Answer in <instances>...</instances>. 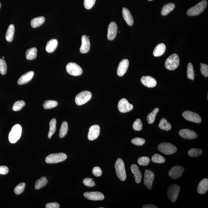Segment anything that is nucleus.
Returning <instances> with one entry per match:
<instances>
[{
	"label": "nucleus",
	"mask_w": 208,
	"mask_h": 208,
	"mask_svg": "<svg viewBox=\"0 0 208 208\" xmlns=\"http://www.w3.org/2000/svg\"><path fill=\"white\" fill-rule=\"evenodd\" d=\"M46 208H59L60 207V206L57 203H50L46 204Z\"/></svg>",
	"instance_id": "nucleus-51"
},
{
	"label": "nucleus",
	"mask_w": 208,
	"mask_h": 208,
	"mask_svg": "<svg viewBox=\"0 0 208 208\" xmlns=\"http://www.w3.org/2000/svg\"><path fill=\"white\" fill-rule=\"evenodd\" d=\"M187 76L188 78L193 80L195 78V73L193 65L191 63H189L187 66Z\"/></svg>",
	"instance_id": "nucleus-38"
},
{
	"label": "nucleus",
	"mask_w": 208,
	"mask_h": 208,
	"mask_svg": "<svg viewBox=\"0 0 208 208\" xmlns=\"http://www.w3.org/2000/svg\"><path fill=\"white\" fill-rule=\"evenodd\" d=\"M143 208H158L157 207H156V206H155L153 204H147L146 205L144 206L143 207Z\"/></svg>",
	"instance_id": "nucleus-52"
},
{
	"label": "nucleus",
	"mask_w": 208,
	"mask_h": 208,
	"mask_svg": "<svg viewBox=\"0 0 208 208\" xmlns=\"http://www.w3.org/2000/svg\"><path fill=\"white\" fill-rule=\"evenodd\" d=\"M90 47V43L88 37L87 36L83 35L82 37V44H81L80 51L81 53L84 54L88 52Z\"/></svg>",
	"instance_id": "nucleus-19"
},
{
	"label": "nucleus",
	"mask_w": 208,
	"mask_h": 208,
	"mask_svg": "<svg viewBox=\"0 0 208 208\" xmlns=\"http://www.w3.org/2000/svg\"><path fill=\"white\" fill-rule=\"evenodd\" d=\"M15 32V27L13 24H11L8 28L6 34V39L7 41L12 42L14 38Z\"/></svg>",
	"instance_id": "nucleus-27"
},
{
	"label": "nucleus",
	"mask_w": 208,
	"mask_h": 208,
	"mask_svg": "<svg viewBox=\"0 0 208 208\" xmlns=\"http://www.w3.org/2000/svg\"><path fill=\"white\" fill-rule=\"evenodd\" d=\"M141 81L144 85L148 87H155L157 83L156 80L151 76H143Z\"/></svg>",
	"instance_id": "nucleus-20"
},
{
	"label": "nucleus",
	"mask_w": 208,
	"mask_h": 208,
	"mask_svg": "<svg viewBox=\"0 0 208 208\" xmlns=\"http://www.w3.org/2000/svg\"><path fill=\"white\" fill-rule=\"evenodd\" d=\"M131 170L132 173L134 175L136 183L139 184L141 182L142 176L138 167L135 164H133L131 166Z\"/></svg>",
	"instance_id": "nucleus-23"
},
{
	"label": "nucleus",
	"mask_w": 208,
	"mask_h": 208,
	"mask_svg": "<svg viewBox=\"0 0 208 208\" xmlns=\"http://www.w3.org/2000/svg\"><path fill=\"white\" fill-rule=\"evenodd\" d=\"M122 14L123 18L126 23L129 26H132L134 24V19L129 11L126 8H123Z\"/></svg>",
	"instance_id": "nucleus-24"
},
{
	"label": "nucleus",
	"mask_w": 208,
	"mask_h": 208,
	"mask_svg": "<svg viewBox=\"0 0 208 208\" xmlns=\"http://www.w3.org/2000/svg\"><path fill=\"white\" fill-rule=\"evenodd\" d=\"M158 150L164 154L169 155L176 153L177 148L174 145L169 143H162L158 146Z\"/></svg>",
	"instance_id": "nucleus-7"
},
{
	"label": "nucleus",
	"mask_w": 208,
	"mask_h": 208,
	"mask_svg": "<svg viewBox=\"0 0 208 208\" xmlns=\"http://www.w3.org/2000/svg\"><path fill=\"white\" fill-rule=\"evenodd\" d=\"M66 155L64 153L51 154L47 156L45 161L48 163H56L63 162L67 159Z\"/></svg>",
	"instance_id": "nucleus-6"
},
{
	"label": "nucleus",
	"mask_w": 208,
	"mask_h": 208,
	"mask_svg": "<svg viewBox=\"0 0 208 208\" xmlns=\"http://www.w3.org/2000/svg\"><path fill=\"white\" fill-rule=\"evenodd\" d=\"M180 190V188L176 184H173L169 187L167 194L169 199L172 202H176L179 196Z\"/></svg>",
	"instance_id": "nucleus-9"
},
{
	"label": "nucleus",
	"mask_w": 208,
	"mask_h": 208,
	"mask_svg": "<svg viewBox=\"0 0 208 208\" xmlns=\"http://www.w3.org/2000/svg\"><path fill=\"white\" fill-rule=\"evenodd\" d=\"M22 129L19 124H16L12 128L9 135V142L11 143H15L21 137Z\"/></svg>",
	"instance_id": "nucleus-4"
},
{
	"label": "nucleus",
	"mask_w": 208,
	"mask_h": 208,
	"mask_svg": "<svg viewBox=\"0 0 208 208\" xmlns=\"http://www.w3.org/2000/svg\"><path fill=\"white\" fill-rule=\"evenodd\" d=\"M118 110L122 113L130 112L134 108L133 105L129 104L125 98L120 100L118 103Z\"/></svg>",
	"instance_id": "nucleus-11"
},
{
	"label": "nucleus",
	"mask_w": 208,
	"mask_h": 208,
	"mask_svg": "<svg viewBox=\"0 0 208 208\" xmlns=\"http://www.w3.org/2000/svg\"><path fill=\"white\" fill-rule=\"evenodd\" d=\"M179 134L181 137L188 140H192L198 137L197 134L194 131L188 129H181Z\"/></svg>",
	"instance_id": "nucleus-17"
},
{
	"label": "nucleus",
	"mask_w": 208,
	"mask_h": 208,
	"mask_svg": "<svg viewBox=\"0 0 208 208\" xmlns=\"http://www.w3.org/2000/svg\"><path fill=\"white\" fill-rule=\"evenodd\" d=\"M148 1H153V0H148Z\"/></svg>",
	"instance_id": "nucleus-53"
},
{
	"label": "nucleus",
	"mask_w": 208,
	"mask_h": 208,
	"mask_svg": "<svg viewBox=\"0 0 208 208\" xmlns=\"http://www.w3.org/2000/svg\"><path fill=\"white\" fill-rule=\"evenodd\" d=\"M56 120L53 118L49 122L50 129L48 133V137L49 139L51 138L52 136L56 131Z\"/></svg>",
	"instance_id": "nucleus-33"
},
{
	"label": "nucleus",
	"mask_w": 208,
	"mask_h": 208,
	"mask_svg": "<svg viewBox=\"0 0 208 208\" xmlns=\"http://www.w3.org/2000/svg\"><path fill=\"white\" fill-rule=\"evenodd\" d=\"M208 190V180L204 179L201 181L197 187L198 193L201 194H204L207 192Z\"/></svg>",
	"instance_id": "nucleus-22"
},
{
	"label": "nucleus",
	"mask_w": 208,
	"mask_h": 208,
	"mask_svg": "<svg viewBox=\"0 0 208 208\" xmlns=\"http://www.w3.org/2000/svg\"><path fill=\"white\" fill-rule=\"evenodd\" d=\"M153 162L157 163H163L165 162V159L163 156L159 154H155L151 158Z\"/></svg>",
	"instance_id": "nucleus-39"
},
{
	"label": "nucleus",
	"mask_w": 208,
	"mask_h": 208,
	"mask_svg": "<svg viewBox=\"0 0 208 208\" xmlns=\"http://www.w3.org/2000/svg\"><path fill=\"white\" fill-rule=\"evenodd\" d=\"M184 168L180 166H176L173 167L169 172V176L172 179H177L180 177L184 173Z\"/></svg>",
	"instance_id": "nucleus-13"
},
{
	"label": "nucleus",
	"mask_w": 208,
	"mask_h": 208,
	"mask_svg": "<svg viewBox=\"0 0 208 208\" xmlns=\"http://www.w3.org/2000/svg\"><path fill=\"white\" fill-rule=\"evenodd\" d=\"M7 70V64L3 59H0V73L2 75L6 74Z\"/></svg>",
	"instance_id": "nucleus-43"
},
{
	"label": "nucleus",
	"mask_w": 208,
	"mask_h": 208,
	"mask_svg": "<svg viewBox=\"0 0 208 208\" xmlns=\"http://www.w3.org/2000/svg\"><path fill=\"white\" fill-rule=\"evenodd\" d=\"M9 172V169L5 166H0V174L6 175Z\"/></svg>",
	"instance_id": "nucleus-50"
},
{
	"label": "nucleus",
	"mask_w": 208,
	"mask_h": 208,
	"mask_svg": "<svg viewBox=\"0 0 208 208\" xmlns=\"http://www.w3.org/2000/svg\"><path fill=\"white\" fill-rule=\"evenodd\" d=\"M159 112V109L158 108H156L151 113L148 114L147 116V120L148 123L151 124L154 122L156 115Z\"/></svg>",
	"instance_id": "nucleus-34"
},
{
	"label": "nucleus",
	"mask_w": 208,
	"mask_h": 208,
	"mask_svg": "<svg viewBox=\"0 0 208 208\" xmlns=\"http://www.w3.org/2000/svg\"><path fill=\"white\" fill-rule=\"evenodd\" d=\"M118 27L116 23L112 22L109 24L108 28L107 37L109 40H114L116 36Z\"/></svg>",
	"instance_id": "nucleus-18"
},
{
	"label": "nucleus",
	"mask_w": 208,
	"mask_h": 208,
	"mask_svg": "<svg viewBox=\"0 0 208 208\" xmlns=\"http://www.w3.org/2000/svg\"><path fill=\"white\" fill-rule=\"evenodd\" d=\"M26 184L24 183H21L15 187L14 192L16 195H20L24 191Z\"/></svg>",
	"instance_id": "nucleus-41"
},
{
	"label": "nucleus",
	"mask_w": 208,
	"mask_h": 208,
	"mask_svg": "<svg viewBox=\"0 0 208 208\" xmlns=\"http://www.w3.org/2000/svg\"><path fill=\"white\" fill-rule=\"evenodd\" d=\"M166 46L163 43H160L157 45L155 48L153 54L155 57L162 56L166 51Z\"/></svg>",
	"instance_id": "nucleus-25"
},
{
	"label": "nucleus",
	"mask_w": 208,
	"mask_h": 208,
	"mask_svg": "<svg viewBox=\"0 0 208 208\" xmlns=\"http://www.w3.org/2000/svg\"><path fill=\"white\" fill-rule=\"evenodd\" d=\"M92 172L93 174L96 176H101L102 173V170L100 168L98 167H95L92 170Z\"/></svg>",
	"instance_id": "nucleus-49"
},
{
	"label": "nucleus",
	"mask_w": 208,
	"mask_h": 208,
	"mask_svg": "<svg viewBox=\"0 0 208 208\" xmlns=\"http://www.w3.org/2000/svg\"><path fill=\"white\" fill-rule=\"evenodd\" d=\"M182 116L188 121L197 123L201 122V117L198 114L191 111H186L183 112Z\"/></svg>",
	"instance_id": "nucleus-10"
},
{
	"label": "nucleus",
	"mask_w": 208,
	"mask_h": 208,
	"mask_svg": "<svg viewBox=\"0 0 208 208\" xmlns=\"http://www.w3.org/2000/svg\"><path fill=\"white\" fill-rule=\"evenodd\" d=\"M100 134V127L98 125H95L91 126L89 129L88 138L90 141L96 140Z\"/></svg>",
	"instance_id": "nucleus-15"
},
{
	"label": "nucleus",
	"mask_w": 208,
	"mask_h": 208,
	"mask_svg": "<svg viewBox=\"0 0 208 208\" xmlns=\"http://www.w3.org/2000/svg\"><path fill=\"white\" fill-rule=\"evenodd\" d=\"M37 49L36 48H33L28 49L26 53V59L31 60L35 59L37 57Z\"/></svg>",
	"instance_id": "nucleus-30"
},
{
	"label": "nucleus",
	"mask_w": 208,
	"mask_h": 208,
	"mask_svg": "<svg viewBox=\"0 0 208 208\" xmlns=\"http://www.w3.org/2000/svg\"><path fill=\"white\" fill-rule=\"evenodd\" d=\"M203 151L201 149L197 148H192L188 151V155L191 157H197L201 155Z\"/></svg>",
	"instance_id": "nucleus-36"
},
{
	"label": "nucleus",
	"mask_w": 208,
	"mask_h": 208,
	"mask_svg": "<svg viewBox=\"0 0 208 208\" xmlns=\"http://www.w3.org/2000/svg\"><path fill=\"white\" fill-rule=\"evenodd\" d=\"M66 70L69 74L71 75L78 76L83 73V70L80 66L74 62H70L67 65Z\"/></svg>",
	"instance_id": "nucleus-8"
},
{
	"label": "nucleus",
	"mask_w": 208,
	"mask_h": 208,
	"mask_svg": "<svg viewBox=\"0 0 208 208\" xmlns=\"http://www.w3.org/2000/svg\"><path fill=\"white\" fill-rule=\"evenodd\" d=\"M180 64L179 56L176 54H173L170 56L166 60L165 65L166 68L170 71L176 70Z\"/></svg>",
	"instance_id": "nucleus-2"
},
{
	"label": "nucleus",
	"mask_w": 208,
	"mask_h": 208,
	"mask_svg": "<svg viewBox=\"0 0 208 208\" xmlns=\"http://www.w3.org/2000/svg\"><path fill=\"white\" fill-rule=\"evenodd\" d=\"M83 184L86 186L88 187H93L95 185V183L93 180L90 178H86L83 181Z\"/></svg>",
	"instance_id": "nucleus-48"
},
{
	"label": "nucleus",
	"mask_w": 208,
	"mask_h": 208,
	"mask_svg": "<svg viewBox=\"0 0 208 208\" xmlns=\"http://www.w3.org/2000/svg\"><path fill=\"white\" fill-rule=\"evenodd\" d=\"M26 103L23 101H18L14 104L12 109L15 112L21 110L22 108L25 105Z\"/></svg>",
	"instance_id": "nucleus-40"
},
{
	"label": "nucleus",
	"mask_w": 208,
	"mask_h": 208,
	"mask_svg": "<svg viewBox=\"0 0 208 208\" xmlns=\"http://www.w3.org/2000/svg\"><path fill=\"white\" fill-rule=\"evenodd\" d=\"M58 41L56 39H53L48 41L47 43L46 49L47 52L51 53L54 52L57 48Z\"/></svg>",
	"instance_id": "nucleus-26"
},
{
	"label": "nucleus",
	"mask_w": 208,
	"mask_h": 208,
	"mask_svg": "<svg viewBox=\"0 0 208 208\" xmlns=\"http://www.w3.org/2000/svg\"><path fill=\"white\" fill-rule=\"evenodd\" d=\"M34 72L33 71H29L25 74L23 75L18 80V84L19 85H23L29 82L33 77Z\"/></svg>",
	"instance_id": "nucleus-21"
},
{
	"label": "nucleus",
	"mask_w": 208,
	"mask_h": 208,
	"mask_svg": "<svg viewBox=\"0 0 208 208\" xmlns=\"http://www.w3.org/2000/svg\"><path fill=\"white\" fill-rule=\"evenodd\" d=\"M207 2L206 0L200 2L193 7L190 8L187 11V14L189 16H196L201 14L207 7Z\"/></svg>",
	"instance_id": "nucleus-1"
},
{
	"label": "nucleus",
	"mask_w": 208,
	"mask_h": 208,
	"mask_svg": "<svg viewBox=\"0 0 208 208\" xmlns=\"http://www.w3.org/2000/svg\"><path fill=\"white\" fill-rule=\"evenodd\" d=\"M48 183V180L46 178L45 176H43L40 178V179L37 180L36 182L35 189L36 190H39L42 188V187H45Z\"/></svg>",
	"instance_id": "nucleus-31"
},
{
	"label": "nucleus",
	"mask_w": 208,
	"mask_h": 208,
	"mask_svg": "<svg viewBox=\"0 0 208 208\" xmlns=\"http://www.w3.org/2000/svg\"><path fill=\"white\" fill-rule=\"evenodd\" d=\"M154 177V173L152 171L148 170H145L144 182L145 185L149 190L152 189V184Z\"/></svg>",
	"instance_id": "nucleus-12"
},
{
	"label": "nucleus",
	"mask_w": 208,
	"mask_h": 208,
	"mask_svg": "<svg viewBox=\"0 0 208 208\" xmlns=\"http://www.w3.org/2000/svg\"><path fill=\"white\" fill-rule=\"evenodd\" d=\"M129 61L127 59H124L120 62L117 69V74L119 76H123L127 71L129 66Z\"/></svg>",
	"instance_id": "nucleus-16"
},
{
	"label": "nucleus",
	"mask_w": 208,
	"mask_h": 208,
	"mask_svg": "<svg viewBox=\"0 0 208 208\" xmlns=\"http://www.w3.org/2000/svg\"><path fill=\"white\" fill-rule=\"evenodd\" d=\"M133 128L134 130L139 131L142 130L143 125L140 119H137L133 124Z\"/></svg>",
	"instance_id": "nucleus-44"
},
{
	"label": "nucleus",
	"mask_w": 208,
	"mask_h": 208,
	"mask_svg": "<svg viewBox=\"0 0 208 208\" xmlns=\"http://www.w3.org/2000/svg\"><path fill=\"white\" fill-rule=\"evenodd\" d=\"M159 126V129L167 131L170 130L172 128L171 125L167 121L166 119L164 118H162L161 120Z\"/></svg>",
	"instance_id": "nucleus-32"
},
{
	"label": "nucleus",
	"mask_w": 208,
	"mask_h": 208,
	"mask_svg": "<svg viewBox=\"0 0 208 208\" xmlns=\"http://www.w3.org/2000/svg\"><path fill=\"white\" fill-rule=\"evenodd\" d=\"M131 143L137 146H142L145 144V140L141 138H136L131 140Z\"/></svg>",
	"instance_id": "nucleus-45"
},
{
	"label": "nucleus",
	"mask_w": 208,
	"mask_h": 208,
	"mask_svg": "<svg viewBox=\"0 0 208 208\" xmlns=\"http://www.w3.org/2000/svg\"><path fill=\"white\" fill-rule=\"evenodd\" d=\"M84 196L87 199L91 201H102L104 198V194L98 192H85Z\"/></svg>",
	"instance_id": "nucleus-14"
},
{
	"label": "nucleus",
	"mask_w": 208,
	"mask_h": 208,
	"mask_svg": "<svg viewBox=\"0 0 208 208\" xmlns=\"http://www.w3.org/2000/svg\"><path fill=\"white\" fill-rule=\"evenodd\" d=\"M45 18L43 16L37 17L31 20V24L33 28L39 27L45 22Z\"/></svg>",
	"instance_id": "nucleus-28"
},
{
	"label": "nucleus",
	"mask_w": 208,
	"mask_h": 208,
	"mask_svg": "<svg viewBox=\"0 0 208 208\" xmlns=\"http://www.w3.org/2000/svg\"><path fill=\"white\" fill-rule=\"evenodd\" d=\"M200 65H201L200 70H201V74L205 77H207L208 76V66L206 64H203L202 63H201Z\"/></svg>",
	"instance_id": "nucleus-47"
},
{
	"label": "nucleus",
	"mask_w": 208,
	"mask_h": 208,
	"mask_svg": "<svg viewBox=\"0 0 208 208\" xmlns=\"http://www.w3.org/2000/svg\"><path fill=\"white\" fill-rule=\"evenodd\" d=\"M92 95L90 92L84 91L78 94L75 98V103L78 106L82 105L90 101L92 98Z\"/></svg>",
	"instance_id": "nucleus-5"
},
{
	"label": "nucleus",
	"mask_w": 208,
	"mask_h": 208,
	"mask_svg": "<svg viewBox=\"0 0 208 208\" xmlns=\"http://www.w3.org/2000/svg\"><path fill=\"white\" fill-rule=\"evenodd\" d=\"M96 0H84V5L86 9H90L94 6Z\"/></svg>",
	"instance_id": "nucleus-46"
},
{
	"label": "nucleus",
	"mask_w": 208,
	"mask_h": 208,
	"mask_svg": "<svg viewBox=\"0 0 208 208\" xmlns=\"http://www.w3.org/2000/svg\"><path fill=\"white\" fill-rule=\"evenodd\" d=\"M2 58H3V59H4V56H3V57H2Z\"/></svg>",
	"instance_id": "nucleus-54"
},
{
	"label": "nucleus",
	"mask_w": 208,
	"mask_h": 208,
	"mask_svg": "<svg viewBox=\"0 0 208 208\" xmlns=\"http://www.w3.org/2000/svg\"><path fill=\"white\" fill-rule=\"evenodd\" d=\"M175 7V5L173 3H170L165 4L162 7V11H161V14L162 15H167L172 11Z\"/></svg>",
	"instance_id": "nucleus-29"
},
{
	"label": "nucleus",
	"mask_w": 208,
	"mask_h": 208,
	"mask_svg": "<svg viewBox=\"0 0 208 208\" xmlns=\"http://www.w3.org/2000/svg\"><path fill=\"white\" fill-rule=\"evenodd\" d=\"M58 103L56 101L47 100L44 103L43 107L45 109H50L56 107Z\"/></svg>",
	"instance_id": "nucleus-37"
},
{
	"label": "nucleus",
	"mask_w": 208,
	"mask_h": 208,
	"mask_svg": "<svg viewBox=\"0 0 208 208\" xmlns=\"http://www.w3.org/2000/svg\"><path fill=\"white\" fill-rule=\"evenodd\" d=\"M151 162V159L147 156H142L139 158L138 163L139 165L141 166H146L148 165Z\"/></svg>",
	"instance_id": "nucleus-42"
},
{
	"label": "nucleus",
	"mask_w": 208,
	"mask_h": 208,
	"mask_svg": "<svg viewBox=\"0 0 208 208\" xmlns=\"http://www.w3.org/2000/svg\"><path fill=\"white\" fill-rule=\"evenodd\" d=\"M68 124L66 121L62 123L59 131V136L61 138H63L67 134L68 131Z\"/></svg>",
	"instance_id": "nucleus-35"
},
{
	"label": "nucleus",
	"mask_w": 208,
	"mask_h": 208,
	"mask_svg": "<svg viewBox=\"0 0 208 208\" xmlns=\"http://www.w3.org/2000/svg\"><path fill=\"white\" fill-rule=\"evenodd\" d=\"M115 167L117 176L120 180L124 181L126 180V175L124 162L120 158L117 159L115 163Z\"/></svg>",
	"instance_id": "nucleus-3"
}]
</instances>
